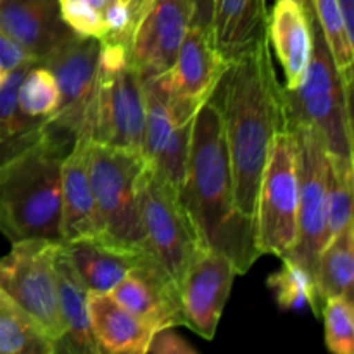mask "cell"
Masks as SVG:
<instances>
[{
  "mask_svg": "<svg viewBox=\"0 0 354 354\" xmlns=\"http://www.w3.org/2000/svg\"><path fill=\"white\" fill-rule=\"evenodd\" d=\"M299 2H303V3H304V6L311 7V0H299ZM311 9H313V7H311Z\"/></svg>",
  "mask_w": 354,
  "mask_h": 354,
  "instance_id": "8d00e7d4",
  "label": "cell"
},
{
  "mask_svg": "<svg viewBox=\"0 0 354 354\" xmlns=\"http://www.w3.org/2000/svg\"><path fill=\"white\" fill-rule=\"evenodd\" d=\"M351 90L353 85L339 75L313 14V50L304 82L294 90L283 86L287 124H308L322 138L328 154L354 161Z\"/></svg>",
  "mask_w": 354,
  "mask_h": 354,
  "instance_id": "277c9868",
  "label": "cell"
},
{
  "mask_svg": "<svg viewBox=\"0 0 354 354\" xmlns=\"http://www.w3.org/2000/svg\"><path fill=\"white\" fill-rule=\"evenodd\" d=\"M318 296L324 306L330 296L353 299L354 289V225H346L322 249L315 268Z\"/></svg>",
  "mask_w": 354,
  "mask_h": 354,
  "instance_id": "603a6c76",
  "label": "cell"
},
{
  "mask_svg": "<svg viewBox=\"0 0 354 354\" xmlns=\"http://www.w3.org/2000/svg\"><path fill=\"white\" fill-rule=\"evenodd\" d=\"M142 227L149 249L180 283L194 254L203 248L189 209L159 173L147 162L140 192Z\"/></svg>",
  "mask_w": 354,
  "mask_h": 354,
  "instance_id": "9c48e42d",
  "label": "cell"
},
{
  "mask_svg": "<svg viewBox=\"0 0 354 354\" xmlns=\"http://www.w3.org/2000/svg\"><path fill=\"white\" fill-rule=\"evenodd\" d=\"M17 104L26 116H52L57 109L59 88L50 69L40 62L28 69L17 90Z\"/></svg>",
  "mask_w": 354,
  "mask_h": 354,
  "instance_id": "f1b7e54d",
  "label": "cell"
},
{
  "mask_svg": "<svg viewBox=\"0 0 354 354\" xmlns=\"http://www.w3.org/2000/svg\"><path fill=\"white\" fill-rule=\"evenodd\" d=\"M54 270L61 322V337L55 344V353L100 354L90 328L88 289L80 279L62 244L55 251Z\"/></svg>",
  "mask_w": 354,
  "mask_h": 354,
  "instance_id": "ac0fdd59",
  "label": "cell"
},
{
  "mask_svg": "<svg viewBox=\"0 0 354 354\" xmlns=\"http://www.w3.org/2000/svg\"><path fill=\"white\" fill-rule=\"evenodd\" d=\"M62 248L88 292H111L151 251L118 244L100 235L62 242Z\"/></svg>",
  "mask_w": 354,
  "mask_h": 354,
  "instance_id": "ffe728a7",
  "label": "cell"
},
{
  "mask_svg": "<svg viewBox=\"0 0 354 354\" xmlns=\"http://www.w3.org/2000/svg\"><path fill=\"white\" fill-rule=\"evenodd\" d=\"M88 137H78L62 162L61 239L62 242L99 235L95 197L88 176Z\"/></svg>",
  "mask_w": 354,
  "mask_h": 354,
  "instance_id": "d6986e66",
  "label": "cell"
},
{
  "mask_svg": "<svg viewBox=\"0 0 354 354\" xmlns=\"http://www.w3.org/2000/svg\"><path fill=\"white\" fill-rule=\"evenodd\" d=\"M182 201L204 248L220 251L244 275L259 258L254 225L237 213L223 118L214 95L197 109L190 130Z\"/></svg>",
  "mask_w": 354,
  "mask_h": 354,
  "instance_id": "7a4b0ae2",
  "label": "cell"
},
{
  "mask_svg": "<svg viewBox=\"0 0 354 354\" xmlns=\"http://www.w3.org/2000/svg\"><path fill=\"white\" fill-rule=\"evenodd\" d=\"M341 6L342 17H344L346 30H348L349 37L354 38V0H339Z\"/></svg>",
  "mask_w": 354,
  "mask_h": 354,
  "instance_id": "e575fe53",
  "label": "cell"
},
{
  "mask_svg": "<svg viewBox=\"0 0 354 354\" xmlns=\"http://www.w3.org/2000/svg\"><path fill=\"white\" fill-rule=\"evenodd\" d=\"M330 158L328 166V241L353 221L354 169L351 159Z\"/></svg>",
  "mask_w": 354,
  "mask_h": 354,
  "instance_id": "83f0119b",
  "label": "cell"
},
{
  "mask_svg": "<svg viewBox=\"0 0 354 354\" xmlns=\"http://www.w3.org/2000/svg\"><path fill=\"white\" fill-rule=\"evenodd\" d=\"M299 175L289 130L277 133L263 168L254 213V245L259 256L287 258L297 241Z\"/></svg>",
  "mask_w": 354,
  "mask_h": 354,
  "instance_id": "52a82bcc",
  "label": "cell"
},
{
  "mask_svg": "<svg viewBox=\"0 0 354 354\" xmlns=\"http://www.w3.org/2000/svg\"><path fill=\"white\" fill-rule=\"evenodd\" d=\"M145 93V127H144V158L156 162L165 151L176 123L169 102V71L154 78L142 80Z\"/></svg>",
  "mask_w": 354,
  "mask_h": 354,
  "instance_id": "d4e9b609",
  "label": "cell"
},
{
  "mask_svg": "<svg viewBox=\"0 0 354 354\" xmlns=\"http://www.w3.org/2000/svg\"><path fill=\"white\" fill-rule=\"evenodd\" d=\"M227 66L213 31L190 24L169 69V102L176 123L194 120L197 109L213 95Z\"/></svg>",
  "mask_w": 354,
  "mask_h": 354,
  "instance_id": "7c38bea8",
  "label": "cell"
},
{
  "mask_svg": "<svg viewBox=\"0 0 354 354\" xmlns=\"http://www.w3.org/2000/svg\"><path fill=\"white\" fill-rule=\"evenodd\" d=\"M313 14L325 35L332 59L335 62L339 75L346 83L353 85V57L354 38L346 30L339 0H311Z\"/></svg>",
  "mask_w": 354,
  "mask_h": 354,
  "instance_id": "4316f807",
  "label": "cell"
},
{
  "mask_svg": "<svg viewBox=\"0 0 354 354\" xmlns=\"http://www.w3.org/2000/svg\"><path fill=\"white\" fill-rule=\"evenodd\" d=\"M147 353L156 354H196V348L189 344L182 335L176 334L173 327L159 328L154 332Z\"/></svg>",
  "mask_w": 354,
  "mask_h": 354,
  "instance_id": "4dcf8cb0",
  "label": "cell"
},
{
  "mask_svg": "<svg viewBox=\"0 0 354 354\" xmlns=\"http://www.w3.org/2000/svg\"><path fill=\"white\" fill-rule=\"evenodd\" d=\"M214 0H192V24L213 31Z\"/></svg>",
  "mask_w": 354,
  "mask_h": 354,
  "instance_id": "d6a6232c",
  "label": "cell"
},
{
  "mask_svg": "<svg viewBox=\"0 0 354 354\" xmlns=\"http://www.w3.org/2000/svg\"><path fill=\"white\" fill-rule=\"evenodd\" d=\"M145 166L147 159L138 152L90 140L88 176L100 237L130 248H149L140 211Z\"/></svg>",
  "mask_w": 354,
  "mask_h": 354,
  "instance_id": "8992f818",
  "label": "cell"
},
{
  "mask_svg": "<svg viewBox=\"0 0 354 354\" xmlns=\"http://www.w3.org/2000/svg\"><path fill=\"white\" fill-rule=\"evenodd\" d=\"M88 318L100 353L145 354L156 332L109 292H88Z\"/></svg>",
  "mask_w": 354,
  "mask_h": 354,
  "instance_id": "44dd1931",
  "label": "cell"
},
{
  "mask_svg": "<svg viewBox=\"0 0 354 354\" xmlns=\"http://www.w3.org/2000/svg\"><path fill=\"white\" fill-rule=\"evenodd\" d=\"M144 127V82L131 64L128 45L102 41L88 116L90 140L142 154Z\"/></svg>",
  "mask_w": 354,
  "mask_h": 354,
  "instance_id": "5b68a950",
  "label": "cell"
},
{
  "mask_svg": "<svg viewBox=\"0 0 354 354\" xmlns=\"http://www.w3.org/2000/svg\"><path fill=\"white\" fill-rule=\"evenodd\" d=\"M213 95L223 118L235 209L254 225L270 147L277 133L287 130L283 85L277 78L268 35L228 62Z\"/></svg>",
  "mask_w": 354,
  "mask_h": 354,
  "instance_id": "6da1fadb",
  "label": "cell"
},
{
  "mask_svg": "<svg viewBox=\"0 0 354 354\" xmlns=\"http://www.w3.org/2000/svg\"><path fill=\"white\" fill-rule=\"evenodd\" d=\"M296 145L299 175L297 241L289 258L315 275L318 256L328 242V151L317 131L303 123L287 124Z\"/></svg>",
  "mask_w": 354,
  "mask_h": 354,
  "instance_id": "ba28073f",
  "label": "cell"
},
{
  "mask_svg": "<svg viewBox=\"0 0 354 354\" xmlns=\"http://www.w3.org/2000/svg\"><path fill=\"white\" fill-rule=\"evenodd\" d=\"M325 322V346L334 354H353L354 351V308L353 299L330 296L322 306Z\"/></svg>",
  "mask_w": 354,
  "mask_h": 354,
  "instance_id": "f546056e",
  "label": "cell"
},
{
  "mask_svg": "<svg viewBox=\"0 0 354 354\" xmlns=\"http://www.w3.org/2000/svg\"><path fill=\"white\" fill-rule=\"evenodd\" d=\"M35 62L38 61L26 48H23L17 41H14L12 38L0 31V66L6 71H12L21 66L35 64Z\"/></svg>",
  "mask_w": 354,
  "mask_h": 354,
  "instance_id": "1f68e13d",
  "label": "cell"
},
{
  "mask_svg": "<svg viewBox=\"0 0 354 354\" xmlns=\"http://www.w3.org/2000/svg\"><path fill=\"white\" fill-rule=\"evenodd\" d=\"M235 275H239L237 268L227 256L203 245L178 283L183 325L211 341L216 334Z\"/></svg>",
  "mask_w": 354,
  "mask_h": 354,
  "instance_id": "4fadbf2b",
  "label": "cell"
},
{
  "mask_svg": "<svg viewBox=\"0 0 354 354\" xmlns=\"http://www.w3.org/2000/svg\"><path fill=\"white\" fill-rule=\"evenodd\" d=\"M266 0H214L213 35L227 62L248 52L268 35Z\"/></svg>",
  "mask_w": 354,
  "mask_h": 354,
  "instance_id": "7402d4cb",
  "label": "cell"
},
{
  "mask_svg": "<svg viewBox=\"0 0 354 354\" xmlns=\"http://www.w3.org/2000/svg\"><path fill=\"white\" fill-rule=\"evenodd\" d=\"M7 73H9V71H6V69H3L2 66H0V86H2V85H3V82H6Z\"/></svg>",
  "mask_w": 354,
  "mask_h": 354,
  "instance_id": "d590c367",
  "label": "cell"
},
{
  "mask_svg": "<svg viewBox=\"0 0 354 354\" xmlns=\"http://www.w3.org/2000/svg\"><path fill=\"white\" fill-rule=\"evenodd\" d=\"M0 31L38 62L75 33L62 19L59 0H0Z\"/></svg>",
  "mask_w": 354,
  "mask_h": 354,
  "instance_id": "2e32d148",
  "label": "cell"
},
{
  "mask_svg": "<svg viewBox=\"0 0 354 354\" xmlns=\"http://www.w3.org/2000/svg\"><path fill=\"white\" fill-rule=\"evenodd\" d=\"M192 24V0H149L133 28L128 52L142 80L168 73L187 30Z\"/></svg>",
  "mask_w": 354,
  "mask_h": 354,
  "instance_id": "5bb4252c",
  "label": "cell"
},
{
  "mask_svg": "<svg viewBox=\"0 0 354 354\" xmlns=\"http://www.w3.org/2000/svg\"><path fill=\"white\" fill-rule=\"evenodd\" d=\"M76 138L47 127L0 161V232L10 242L61 239L62 162Z\"/></svg>",
  "mask_w": 354,
  "mask_h": 354,
  "instance_id": "3957f363",
  "label": "cell"
},
{
  "mask_svg": "<svg viewBox=\"0 0 354 354\" xmlns=\"http://www.w3.org/2000/svg\"><path fill=\"white\" fill-rule=\"evenodd\" d=\"M62 242L28 239L14 242L0 259V289L26 310L54 342L61 337V322L55 290V251Z\"/></svg>",
  "mask_w": 354,
  "mask_h": 354,
  "instance_id": "30bf717a",
  "label": "cell"
},
{
  "mask_svg": "<svg viewBox=\"0 0 354 354\" xmlns=\"http://www.w3.org/2000/svg\"><path fill=\"white\" fill-rule=\"evenodd\" d=\"M100 47L102 41L99 38L73 33L40 61V64L50 69L59 88L57 109L47 118L48 123L73 138L88 137V116Z\"/></svg>",
  "mask_w": 354,
  "mask_h": 354,
  "instance_id": "8fae6325",
  "label": "cell"
},
{
  "mask_svg": "<svg viewBox=\"0 0 354 354\" xmlns=\"http://www.w3.org/2000/svg\"><path fill=\"white\" fill-rule=\"evenodd\" d=\"M121 2H123V3H128V0H121Z\"/></svg>",
  "mask_w": 354,
  "mask_h": 354,
  "instance_id": "74e56055",
  "label": "cell"
},
{
  "mask_svg": "<svg viewBox=\"0 0 354 354\" xmlns=\"http://www.w3.org/2000/svg\"><path fill=\"white\" fill-rule=\"evenodd\" d=\"M109 294L156 330L183 325L178 283L152 251Z\"/></svg>",
  "mask_w": 354,
  "mask_h": 354,
  "instance_id": "9a60e30c",
  "label": "cell"
},
{
  "mask_svg": "<svg viewBox=\"0 0 354 354\" xmlns=\"http://www.w3.org/2000/svg\"><path fill=\"white\" fill-rule=\"evenodd\" d=\"M268 38L286 75V88L304 82L313 50V9L299 0H277L270 10Z\"/></svg>",
  "mask_w": 354,
  "mask_h": 354,
  "instance_id": "e0dca14e",
  "label": "cell"
},
{
  "mask_svg": "<svg viewBox=\"0 0 354 354\" xmlns=\"http://www.w3.org/2000/svg\"><path fill=\"white\" fill-rule=\"evenodd\" d=\"M270 290L282 311L310 308L317 317L322 315L315 275L294 258H282V266L268 279Z\"/></svg>",
  "mask_w": 354,
  "mask_h": 354,
  "instance_id": "484cf974",
  "label": "cell"
},
{
  "mask_svg": "<svg viewBox=\"0 0 354 354\" xmlns=\"http://www.w3.org/2000/svg\"><path fill=\"white\" fill-rule=\"evenodd\" d=\"M149 0H128L127 7H128V16H130V37L133 33V28L137 26L138 19L144 14L145 7H147Z\"/></svg>",
  "mask_w": 354,
  "mask_h": 354,
  "instance_id": "836d02e7",
  "label": "cell"
},
{
  "mask_svg": "<svg viewBox=\"0 0 354 354\" xmlns=\"http://www.w3.org/2000/svg\"><path fill=\"white\" fill-rule=\"evenodd\" d=\"M0 354H55L47 332L0 289Z\"/></svg>",
  "mask_w": 354,
  "mask_h": 354,
  "instance_id": "cb8c5ba5",
  "label": "cell"
}]
</instances>
